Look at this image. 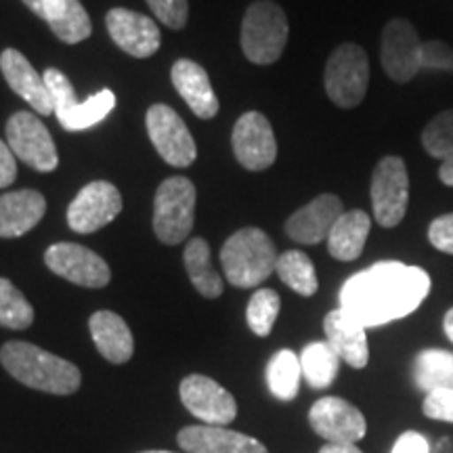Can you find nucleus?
<instances>
[{
  "label": "nucleus",
  "instance_id": "473e14b6",
  "mask_svg": "<svg viewBox=\"0 0 453 453\" xmlns=\"http://www.w3.org/2000/svg\"><path fill=\"white\" fill-rule=\"evenodd\" d=\"M280 309H281V300H280V294L275 290H271V288H263V290L254 292L246 311V319H248V326H250V330L260 338L269 336L277 321V315H280Z\"/></svg>",
  "mask_w": 453,
  "mask_h": 453
},
{
  "label": "nucleus",
  "instance_id": "b1692460",
  "mask_svg": "<svg viewBox=\"0 0 453 453\" xmlns=\"http://www.w3.org/2000/svg\"><path fill=\"white\" fill-rule=\"evenodd\" d=\"M47 200L34 189L11 191L0 196V237H19L41 223Z\"/></svg>",
  "mask_w": 453,
  "mask_h": 453
},
{
  "label": "nucleus",
  "instance_id": "49530a36",
  "mask_svg": "<svg viewBox=\"0 0 453 453\" xmlns=\"http://www.w3.org/2000/svg\"><path fill=\"white\" fill-rule=\"evenodd\" d=\"M141 453H174V451H160V449H156V451H141Z\"/></svg>",
  "mask_w": 453,
  "mask_h": 453
},
{
  "label": "nucleus",
  "instance_id": "dca6fc26",
  "mask_svg": "<svg viewBox=\"0 0 453 453\" xmlns=\"http://www.w3.org/2000/svg\"><path fill=\"white\" fill-rule=\"evenodd\" d=\"M311 428L327 443H357L365 437L367 422L364 413L340 396L317 399L309 411Z\"/></svg>",
  "mask_w": 453,
  "mask_h": 453
},
{
  "label": "nucleus",
  "instance_id": "a211bd4d",
  "mask_svg": "<svg viewBox=\"0 0 453 453\" xmlns=\"http://www.w3.org/2000/svg\"><path fill=\"white\" fill-rule=\"evenodd\" d=\"M344 214L342 200L334 194H321L286 220V234L296 243H319L327 240L332 226Z\"/></svg>",
  "mask_w": 453,
  "mask_h": 453
},
{
  "label": "nucleus",
  "instance_id": "20e7f679",
  "mask_svg": "<svg viewBox=\"0 0 453 453\" xmlns=\"http://www.w3.org/2000/svg\"><path fill=\"white\" fill-rule=\"evenodd\" d=\"M288 17L273 0H257L248 7L242 21V50L248 61L271 65L283 55L288 44Z\"/></svg>",
  "mask_w": 453,
  "mask_h": 453
},
{
  "label": "nucleus",
  "instance_id": "c03bdc74",
  "mask_svg": "<svg viewBox=\"0 0 453 453\" xmlns=\"http://www.w3.org/2000/svg\"><path fill=\"white\" fill-rule=\"evenodd\" d=\"M443 327H445V334H447V338H449L451 342H453V309H449V311H447V313H445Z\"/></svg>",
  "mask_w": 453,
  "mask_h": 453
},
{
  "label": "nucleus",
  "instance_id": "4468645a",
  "mask_svg": "<svg viewBox=\"0 0 453 453\" xmlns=\"http://www.w3.org/2000/svg\"><path fill=\"white\" fill-rule=\"evenodd\" d=\"M179 393L187 411L211 426H226L235 420L237 403L234 395L212 378L191 373L180 382Z\"/></svg>",
  "mask_w": 453,
  "mask_h": 453
},
{
  "label": "nucleus",
  "instance_id": "9d476101",
  "mask_svg": "<svg viewBox=\"0 0 453 453\" xmlns=\"http://www.w3.org/2000/svg\"><path fill=\"white\" fill-rule=\"evenodd\" d=\"M7 143L15 157L38 173H53L59 164L53 137L41 118L32 111H17L9 118Z\"/></svg>",
  "mask_w": 453,
  "mask_h": 453
},
{
  "label": "nucleus",
  "instance_id": "2f4dec72",
  "mask_svg": "<svg viewBox=\"0 0 453 453\" xmlns=\"http://www.w3.org/2000/svg\"><path fill=\"white\" fill-rule=\"evenodd\" d=\"M34 324V309L27 298L4 277H0V326L26 330Z\"/></svg>",
  "mask_w": 453,
  "mask_h": 453
},
{
  "label": "nucleus",
  "instance_id": "f8f14e48",
  "mask_svg": "<svg viewBox=\"0 0 453 453\" xmlns=\"http://www.w3.org/2000/svg\"><path fill=\"white\" fill-rule=\"evenodd\" d=\"M122 212V196L116 185L93 180L84 185L67 208V225L76 234H95Z\"/></svg>",
  "mask_w": 453,
  "mask_h": 453
},
{
  "label": "nucleus",
  "instance_id": "58836bf2",
  "mask_svg": "<svg viewBox=\"0 0 453 453\" xmlns=\"http://www.w3.org/2000/svg\"><path fill=\"white\" fill-rule=\"evenodd\" d=\"M390 453H430V443L424 434L410 430V433H403L395 441Z\"/></svg>",
  "mask_w": 453,
  "mask_h": 453
},
{
  "label": "nucleus",
  "instance_id": "37998d69",
  "mask_svg": "<svg viewBox=\"0 0 453 453\" xmlns=\"http://www.w3.org/2000/svg\"><path fill=\"white\" fill-rule=\"evenodd\" d=\"M21 3H24L34 15H38L41 19H44V0H21Z\"/></svg>",
  "mask_w": 453,
  "mask_h": 453
},
{
  "label": "nucleus",
  "instance_id": "aec40b11",
  "mask_svg": "<svg viewBox=\"0 0 453 453\" xmlns=\"http://www.w3.org/2000/svg\"><path fill=\"white\" fill-rule=\"evenodd\" d=\"M179 447L187 453H269L260 441L225 426H185L177 434Z\"/></svg>",
  "mask_w": 453,
  "mask_h": 453
},
{
  "label": "nucleus",
  "instance_id": "0eeeda50",
  "mask_svg": "<svg viewBox=\"0 0 453 453\" xmlns=\"http://www.w3.org/2000/svg\"><path fill=\"white\" fill-rule=\"evenodd\" d=\"M42 76L50 90V97H53L57 120L70 133L95 127V124L105 120L113 107H116V95L110 88H104L101 93L88 97L84 104H78L76 97H73L70 78L64 72L49 67Z\"/></svg>",
  "mask_w": 453,
  "mask_h": 453
},
{
  "label": "nucleus",
  "instance_id": "7c9ffc66",
  "mask_svg": "<svg viewBox=\"0 0 453 453\" xmlns=\"http://www.w3.org/2000/svg\"><path fill=\"white\" fill-rule=\"evenodd\" d=\"M277 275L280 280L286 283L290 290H294L300 296H313L319 288V281H317V273L313 263L304 252L300 250H288L283 252L280 258H277Z\"/></svg>",
  "mask_w": 453,
  "mask_h": 453
},
{
  "label": "nucleus",
  "instance_id": "5701e85b",
  "mask_svg": "<svg viewBox=\"0 0 453 453\" xmlns=\"http://www.w3.org/2000/svg\"><path fill=\"white\" fill-rule=\"evenodd\" d=\"M95 347L110 364L122 365L133 359L134 340L127 321L111 311H97L88 319Z\"/></svg>",
  "mask_w": 453,
  "mask_h": 453
},
{
  "label": "nucleus",
  "instance_id": "412c9836",
  "mask_svg": "<svg viewBox=\"0 0 453 453\" xmlns=\"http://www.w3.org/2000/svg\"><path fill=\"white\" fill-rule=\"evenodd\" d=\"M324 332L327 338L326 342L336 350L340 361L355 367V370H364L370 361L365 326H361L344 309H334L326 315Z\"/></svg>",
  "mask_w": 453,
  "mask_h": 453
},
{
  "label": "nucleus",
  "instance_id": "a878e982",
  "mask_svg": "<svg viewBox=\"0 0 453 453\" xmlns=\"http://www.w3.org/2000/svg\"><path fill=\"white\" fill-rule=\"evenodd\" d=\"M44 21L65 44L87 41L93 32L90 17L81 0H44Z\"/></svg>",
  "mask_w": 453,
  "mask_h": 453
},
{
  "label": "nucleus",
  "instance_id": "39448f33",
  "mask_svg": "<svg viewBox=\"0 0 453 453\" xmlns=\"http://www.w3.org/2000/svg\"><path fill=\"white\" fill-rule=\"evenodd\" d=\"M196 187L185 177H170L157 187L154 200V231L166 246L185 242L196 220Z\"/></svg>",
  "mask_w": 453,
  "mask_h": 453
},
{
  "label": "nucleus",
  "instance_id": "a19ab883",
  "mask_svg": "<svg viewBox=\"0 0 453 453\" xmlns=\"http://www.w3.org/2000/svg\"><path fill=\"white\" fill-rule=\"evenodd\" d=\"M319 453H364L353 443H326Z\"/></svg>",
  "mask_w": 453,
  "mask_h": 453
},
{
  "label": "nucleus",
  "instance_id": "6ab92c4d",
  "mask_svg": "<svg viewBox=\"0 0 453 453\" xmlns=\"http://www.w3.org/2000/svg\"><path fill=\"white\" fill-rule=\"evenodd\" d=\"M0 72H3L9 87L21 99H26L34 111H38L41 116L55 113L53 97H50L44 76L34 70V65L27 61L24 53H19L17 49H4L3 55H0Z\"/></svg>",
  "mask_w": 453,
  "mask_h": 453
},
{
  "label": "nucleus",
  "instance_id": "f704fd0d",
  "mask_svg": "<svg viewBox=\"0 0 453 453\" xmlns=\"http://www.w3.org/2000/svg\"><path fill=\"white\" fill-rule=\"evenodd\" d=\"M154 15L170 30H180L189 17V3L187 0H145Z\"/></svg>",
  "mask_w": 453,
  "mask_h": 453
},
{
  "label": "nucleus",
  "instance_id": "79ce46f5",
  "mask_svg": "<svg viewBox=\"0 0 453 453\" xmlns=\"http://www.w3.org/2000/svg\"><path fill=\"white\" fill-rule=\"evenodd\" d=\"M439 179H441V183H443V185L453 187V154L447 157V160L441 162Z\"/></svg>",
  "mask_w": 453,
  "mask_h": 453
},
{
  "label": "nucleus",
  "instance_id": "423d86ee",
  "mask_svg": "<svg viewBox=\"0 0 453 453\" xmlns=\"http://www.w3.org/2000/svg\"><path fill=\"white\" fill-rule=\"evenodd\" d=\"M326 93L342 110L357 107L370 87V59L355 42H344L334 50L326 64Z\"/></svg>",
  "mask_w": 453,
  "mask_h": 453
},
{
  "label": "nucleus",
  "instance_id": "9b49d317",
  "mask_svg": "<svg viewBox=\"0 0 453 453\" xmlns=\"http://www.w3.org/2000/svg\"><path fill=\"white\" fill-rule=\"evenodd\" d=\"M147 133L156 151L170 166L187 168L196 162L197 147L183 118L170 105L156 104L147 110Z\"/></svg>",
  "mask_w": 453,
  "mask_h": 453
},
{
  "label": "nucleus",
  "instance_id": "cd10ccee",
  "mask_svg": "<svg viewBox=\"0 0 453 453\" xmlns=\"http://www.w3.org/2000/svg\"><path fill=\"white\" fill-rule=\"evenodd\" d=\"M413 380L424 393L453 388V353L443 349H426L413 361Z\"/></svg>",
  "mask_w": 453,
  "mask_h": 453
},
{
  "label": "nucleus",
  "instance_id": "c85d7f7f",
  "mask_svg": "<svg viewBox=\"0 0 453 453\" xmlns=\"http://www.w3.org/2000/svg\"><path fill=\"white\" fill-rule=\"evenodd\" d=\"M300 370L311 388H327L338 376L340 357L327 342H311L300 353Z\"/></svg>",
  "mask_w": 453,
  "mask_h": 453
},
{
  "label": "nucleus",
  "instance_id": "f3484780",
  "mask_svg": "<svg viewBox=\"0 0 453 453\" xmlns=\"http://www.w3.org/2000/svg\"><path fill=\"white\" fill-rule=\"evenodd\" d=\"M105 26L111 41L120 47L124 53L137 59L151 57L160 49L162 36L160 27L151 17L130 9H110L105 15Z\"/></svg>",
  "mask_w": 453,
  "mask_h": 453
},
{
  "label": "nucleus",
  "instance_id": "4be33fe9",
  "mask_svg": "<svg viewBox=\"0 0 453 453\" xmlns=\"http://www.w3.org/2000/svg\"><path fill=\"white\" fill-rule=\"evenodd\" d=\"M174 88L189 105V110L202 120H211L219 113V99L214 95L211 78L200 64L191 59H179L170 72Z\"/></svg>",
  "mask_w": 453,
  "mask_h": 453
},
{
  "label": "nucleus",
  "instance_id": "a18cd8bd",
  "mask_svg": "<svg viewBox=\"0 0 453 453\" xmlns=\"http://www.w3.org/2000/svg\"><path fill=\"white\" fill-rule=\"evenodd\" d=\"M434 453H453V443L449 439H441L437 445H434Z\"/></svg>",
  "mask_w": 453,
  "mask_h": 453
},
{
  "label": "nucleus",
  "instance_id": "393cba45",
  "mask_svg": "<svg viewBox=\"0 0 453 453\" xmlns=\"http://www.w3.org/2000/svg\"><path fill=\"white\" fill-rule=\"evenodd\" d=\"M372 229L370 214L364 211H349L336 220L327 235V252L336 260L349 263L361 257L364 252L367 235Z\"/></svg>",
  "mask_w": 453,
  "mask_h": 453
},
{
  "label": "nucleus",
  "instance_id": "72a5a7b5",
  "mask_svg": "<svg viewBox=\"0 0 453 453\" xmlns=\"http://www.w3.org/2000/svg\"><path fill=\"white\" fill-rule=\"evenodd\" d=\"M422 147L434 160H447L453 154V107L434 116L422 130Z\"/></svg>",
  "mask_w": 453,
  "mask_h": 453
},
{
  "label": "nucleus",
  "instance_id": "6e6552de",
  "mask_svg": "<svg viewBox=\"0 0 453 453\" xmlns=\"http://www.w3.org/2000/svg\"><path fill=\"white\" fill-rule=\"evenodd\" d=\"M370 196L373 219L384 229H393L405 219L410 203V174L403 157L387 156L376 164Z\"/></svg>",
  "mask_w": 453,
  "mask_h": 453
},
{
  "label": "nucleus",
  "instance_id": "2eb2a0df",
  "mask_svg": "<svg viewBox=\"0 0 453 453\" xmlns=\"http://www.w3.org/2000/svg\"><path fill=\"white\" fill-rule=\"evenodd\" d=\"M234 154L243 168L267 170L277 157L275 133L267 116L260 111H246L234 127Z\"/></svg>",
  "mask_w": 453,
  "mask_h": 453
},
{
  "label": "nucleus",
  "instance_id": "e433bc0d",
  "mask_svg": "<svg viewBox=\"0 0 453 453\" xmlns=\"http://www.w3.org/2000/svg\"><path fill=\"white\" fill-rule=\"evenodd\" d=\"M424 70L453 72V49L443 41L424 42Z\"/></svg>",
  "mask_w": 453,
  "mask_h": 453
},
{
  "label": "nucleus",
  "instance_id": "ddd939ff",
  "mask_svg": "<svg viewBox=\"0 0 453 453\" xmlns=\"http://www.w3.org/2000/svg\"><path fill=\"white\" fill-rule=\"evenodd\" d=\"M44 263L55 275L82 288H105L111 280L105 260L81 243H53L44 254Z\"/></svg>",
  "mask_w": 453,
  "mask_h": 453
},
{
  "label": "nucleus",
  "instance_id": "ea45409f",
  "mask_svg": "<svg viewBox=\"0 0 453 453\" xmlns=\"http://www.w3.org/2000/svg\"><path fill=\"white\" fill-rule=\"evenodd\" d=\"M17 177V162H15V154L11 151L9 143H4L0 139V189L9 187L13 183Z\"/></svg>",
  "mask_w": 453,
  "mask_h": 453
},
{
  "label": "nucleus",
  "instance_id": "f03ea898",
  "mask_svg": "<svg viewBox=\"0 0 453 453\" xmlns=\"http://www.w3.org/2000/svg\"><path fill=\"white\" fill-rule=\"evenodd\" d=\"M0 364L17 382L49 395H72L82 382V373L72 361L24 340H11L4 344L0 349Z\"/></svg>",
  "mask_w": 453,
  "mask_h": 453
},
{
  "label": "nucleus",
  "instance_id": "1a4fd4ad",
  "mask_svg": "<svg viewBox=\"0 0 453 453\" xmlns=\"http://www.w3.org/2000/svg\"><path fill=\"white\" fill-rule=\"evenodd\" d=\"M380 59L387 76L396 84H407L424 70V41L411 21L390 19L384 26Z\"/></svg>",
  "mask_w": 453,
  "mask_h": 453
},
{
  "label": "nucleus",
  "instance_id": "c756f323",
  "mask_svg": "<svg viewBox=\"0 0 453 453\" xmlns=\"http://www.w3.org/2000/svg\"><path fill=\"white\" fill-rule=\"evenodd\" d=\"M300 357L290 349L277 350L267 365V387L280 401L296 399L300 390Z\"/></svg>",
  "mask_w": 453,
  "mask_h": 453
},
{
  "label": "nucleus",
  "instance_id": "c9c22d12",
  "mask_svg": "<svg viewBox=\"0 0 453 453\" xmlns=\"http://www.w3.org/2000/svg\"><path fill=\"white\" fill-rule=\"evenodd\" d=\"M422 411L426 418L453 424V388L433 390L426 395L422 403Z\"/></svg>",
  "mask_w": 453,
  "mask_h": 453
},
{
  "label": "nucleus",
  "instance_id": "f257e3e1",
  "mask_svg": "<svg viewBox=\"0 0 453 453\" xmlns=\"http://www.w3.org/2000/svg\"><path fill=\"white\" fill-rule=\"evenodd\" d=\"M428 292L426 271L387 260L347 280L340 290V309L361 326L376 327L413 313L426 300Z\"/></svg>",
  "mask_w": 453,
  "mask_h": 453
},
{
  "label": "nucleus",
  "instance_id": "7ed1b4c3",
  "mask_svg": "<svg viewBox=\"0 0 453 453\" xmlns=\"http://www.w3.org/2000/svg\"><path fill=\"white\" fill-rule=\"evenodd\" d=\"M277 258L273 240L258 226L235 231L220 250L225 277L235 288H254L269 280Z\"/></svg>",
  "mask_w": 453,
  "mask_h": 453
},
{
  "label": "nucleus",
  "instance_id": "bb28decb",
  "mask_svg": "<svg viewBox=\"0 0 453 453\" xmlns=\"http://www.w3.org/2000/svg\"><path fill=\"white\" fill-rule=\"evenodd\" d=\"M185 269L187 275H189L191 283L202 296L206 298H219L223 294L225 283L220 280V275L212 269L211 265V248H208V242L202 240V237H194L189 243H187L185 254Z\"/></svg>",
  "mask_w": 453,
  "mask_h": 453
},
{
  "label": "nucleus",
  "instance_id": "4c0bfd02",
  "mask_svg": "<svg viewBox=\"0 0 453 453\" xmlns=\"http://www.w3.org/2000/svg\"><path fill=\"white\" fill-rule=\"evenodd\" d=\"M428 240L439 252L453 254V212L441 214L430 223Z\"/></svg>",
  "mask_w": 453,
  "mask_h": 453
}]
</instances>
